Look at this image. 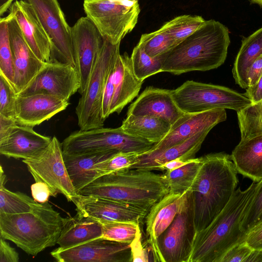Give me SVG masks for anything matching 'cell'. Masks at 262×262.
Here are the masks:
<instances>
[{
	"mask_svg": "<svg viewBox=\"0 0 262 262\" xmlns=\"http://www.w3.org/2000/svg\"><path fill=\"white\" fill-rule=\"evenodd\" d=\"M116 152H118L107 151L81 154L63 153L69 177L77 194L99 177L98 170L101 162Z\"/></svg>",
	"mask_w": 262,
	"mask_h": 262,
	"instance_id": "cell-26",
	"label": "cell"
},
{
	"mask_svg": "<svg viewBox=\"0 0 262 262\" xmlns=\"http://www.w3.org/2000/svg\"><path fill=\"white\" fill-rule=\"evenodd\" d=\"M17 96L13 84L0 72V115L15 119Z\"/></svg>",
	"mask_w": 262,
	"mask_h": 262,
	"instance_id": "cell-39",
	"label": "cell"
},
{
	"mask_svg": "<svg viewBox=\"0 0 262 262\" xmlns=\"http://www.w3.org/2000/svg\"><path fill=\"white\" fill-rule=\"evenodd\" d=\"M131 1H136V0H131Z\"/></svg>",
	"mask_w": 262,
	"mask_h": 262,
	"instance_id": "cell-53",
	"label": "cell"
},
{
	"mask_svg": "<svg viewBox=\"0 0 262 262\" xmlns=\"http://www.w3.org/2000/svg\"><path fill=\"white\" fill-rule=\"evenodd\" d=\"M245 95L252 102L256 103L262 99V75L254 85L246 89Z\"/></svg>",
	"mask_w": 262,
	"mask_h": 262,
	"instance_id": "cell-48",
	"label": "cell"
},
{
	"mask_svg": "<svg viewBox=\"0 0 262 262\" xmlns=\"http://www.w3.org/2000/svg\"><path fill=\"white\" fill-rule=\"evenodd\" d=\"M187 192L183 194L169 192L151 206L145 217L146 238L154 261L164 262L158 238L178 212Z\"/></svg>",
	"mask_w": 262,
	"mask_h": 262,
	"instance_id": "cell-18",
	"label": "cell"
},
{
	"mask_svg": "<svg viewBox=\"0 0 262 262\" xmlns=\"http://www.w3.org/2000/svg\"><path fill=\"white\" fill-rule=\"evenodd\" d=\"M231 157L238 172L253 181L262 180V135L241 140Z\"/></svg>",
	"mask_w": 262,
	"mask_h": 262,
	"instance_id": "cell-27",
	"label": "cell"
},
{
	"mask_svg": "<svg viewBox=\"0 0 262 262\" xmlns=\"http://www.w3.org/2000/svg\"><path fill=\"white\" fill-rule=\"evenodd\" d=\"M75 68L79 77L81 95L84 91L104 38L87 16L80 17L72 27Z\"/></svg>",
	"mask_w": 262,
	"mask_h": 262,
	"instance_id": "cell-14",
	"label": "cell"
},
{
	"mask_svg": "<svg viewBox=\"0 0 262 262\" xmlns=\"http://www.w3.org/2000/svg\"><path fill=\"white\" fill-rule=\"evenodd\" d=\"M205 21L200 16L184 15L166 22L161 28L171 38L176 45L192 34Z\"/></svg>",
	"mask_w": 262,
	"mask_h": 262,
	"instance_id": "cell-33",
	"label": "cell"
},
{
	"mask_svg": "<svg viewBox=\"0 0 262 262\" xmlns=\"http://www.w3.org/2000/svg\"><path fill=\"white\" fill-rule=\"evenodd\" d=\"M6 240L0 237V262H18V252Z\"/></svg>",
	"mask_w": 262,
	"mask_h": 262,
	"instance_id": "cell-45",
	"label": "cell"
},
{
	"mask_svg": "<svg viewBox=\"0 0 262 262\" xmlns=\"http://www.w3.org/2000/svg\"><path fill=\"white\" fill-rule=\"evenodd\" d=\"M210 131L206 130L198 133L186 141L164 150L148 151L141 155L138 161L129 168L158 170L160 166L176 159L187 160L195 158V154Z\"/></svg>",
	"mask_w": 262,
	"mask_h": 262,
	"instance_id": "cell-25",
	"label": "cell"
},
{
	"mask_svg": "<svg viewBox=\"0 0 262 262\" xmlns=\"http://www.w3.org/2000/svg\"><path fill=\"white\" fill-rule=\"evenodd\" d=\"M120 127L126 133L155 144L166 136L171 125L156 116L127 115Z\"/></svg>",
	"mask_w": 262,
	"mask_h": 262,
	"instance_id": "cell-29",
	"label": "cell"
},
{
	"mask_svg": "<svg viewBox=\"0 0 262 262\" xmlns=\"http://www.w3.org/2000/svg\"><path fill=\"white\" fill-rule=\"evenodd\" d=\"M252 3L257 4L262 6V0H248Z\"/></svg>",
	"mask_w": 262,
	"mask_h": 262,
	"instance_id": "cell-52",
	"label": "cell"
},
{
	"mask_svg": "<svg viewBox=\"0 0 262 262\" xmlns=\"http://www.w3.org/2000/svg\"><path fill=\"white\" fill-rule=\"evenodd\" d=\"M16 123L17 122L15 119L0 115V139H3L11 127Z\"/></svg>",
	"mask_w": 262,
	"mask_h": 262,
	"instance_id": "cell-50",
	"label": "cell"
},
{
	"mask_svg": "<svg viewBox=\"0 0 262 262\" xmlns=\"http://www.w3.org/2000/svg\"><path fill=\"white\" fill-rule=\"evenodd\" d=\"M58 262H132L130 244L102 237L69 249L51 252Z\"/></svg>",
	"mask_w": 262,
	"mask_h": 262,
	"instance_id": "cell-15",
	"label": "cell"
},
{
	"mask_svg": "<svg viewBox=\"0 0 262 262\" xmlns=\"http://www.w3.org/2000/svg\"><path fill=\"white\" fill-rule=\"evenodd\" d=\"M8 31L13 62V85L19 93L43 66L26 42L15 19L8 14Z\"/></svg>",
	"mask_w": 262,
	"mask_h": 262,
	"instance_id": "cell-19",
	"label": "cell"
},
{
	"mask_svg": "<svg viewBox=\"0 0 262 262\" xmlns=\"http://www.w3.org/2000/svg\"><path fill=\"white\" fill-rule=\"evenodd\" d=\"M68 101L43 93L17 95L15 107L16 122L33 128L64 110L69 104Z\"/></svg>",
	"mask_w": 262,
	"mask_h": 262,
	"instance_id": "cell-21",
	"label": "cell"
},
{
	"mask_svg": "<svg viewBox=\"0 0 262 262\" xmlns=\"http://www.w3.org/2000/svg\"><path fill=\"white\" fill-rule=\"evenodd\" d=\"M72 202L76 216L98 222H127L142 223L148 210L127 204L91 195L78 194Z\"/></svg>",
	"mask_w": 262,
	"mask_h": 262,
	"instance_id": "cell-16",
	"label": "cell"
},
{
	"mask_svg": "<svg viewBox=\"0 0 262 262\" xmlns=\"http://www.w3.org/2000/svg\"><path fill=\"white\" fill-rule=\"evenodd\" d=\"M137 45L151 57L163 55L176 46L161 27L156 31L142 35Z\"/></svg>",
	"mask_w": 262,
	"mask_h": 262,
	"instance_id": "cell-36",
	"label": "cell"
},
{
	"mask_svg": "<svg viewBox=\"0 0 262 262\" xmlns=\"http://www.w3.org/2000/svg\"><path fill=\"white\" fill-rule=\"evenodd\" d=\"M80 81L76 68L58 61L46 62L17 95L43 93L69 100L78 91Z\"/></svg>",
	"mask_w": 262,
	"mask_h": 262,
	"instance_id": "cell-13",
	"label": "cell"
},
{
	"mask_svg": "<svg viewBox=\"0 0 262 262\" xmlns=\"http://www.w3.org/2000/svg\"><path fill=\"white\" fill-rule=\"evenodd\" d=\"M262 222V182L255 194L243 218L242 228L248 232Z\"/></svg>",
	"mask_w": 262,
	"mask_h": 262,
	"instance_id": "cell-41",
	"label": "cell"
},
{
	"mask_svg": "<svg viewBox=\"0 0 262 262\" xmlns=\"http://www.w3.org/2000/svg\"><path fill=\"white\" fill-rule=\"evenodd\" d=\"M245 242L252 249L262 250V222L248 232Z\"/></svg>",
	"mask_w": 262,
	"mask_h": 262,
	"instance_id": "cell-46",
	"label": "cell"
},
{
	"mask_svg": "<svg viewBox=\"0 0 262 262\" xmlns=\"http://www.w3.org/2000/svg\"><path fill=\"white\" fill-rule=\"evenodd\" d=\"M202 164L191 187L196 234L208 227L231 200L238 183L231 155L201 157Z\"/></svg>",
	"mask_w": 262,
	"mask_h": 262,
	"instance_id": "cell-1",
	"label": "cell"
},
{
	"mask_svg": "<svg viewBox=\"0 0 262 262\" xmlns=\"http://www.w3.org/2000/svg\"><path fill=\"white\" fill-rule=\"evenodd\" d=\"M120 43L113 45L104 38L85 89L76 107L80 130L103 127V94L111 69L120 54Z\"/></svg>",
	"mask_w": 262,
	"mask_h": 262,
	"instance_id": "cell-6",
	"label": "cell"
},
{
	"mask_svg": "<svg viewBox=\"0 0 262 262\" xmlns=\"http://www.w3.org/2000/svg\"><path fill=\"white\" fill-rule=\"evenodd\" d=\"M168 192L163 174L125 168L98 177L78 194L100 197L149 211Z\"/></svg>",
	"mask_w": 262,
	"mask_h": 262,
	"instance_id": "cell-4",
	"label": "cell"
},
{
	"mask_svg": "<svg viewBox=\"0 0 262 262\" xmlns=\"http://www.w3.org/2000/svg\"><path fill=\"white\" fill-rule=\"evenodd\" d=\"M106 83L111 86L113 93L110 115L119 114L138 96L143 83L135 75L130 57L127 53L118 55L111 69Z\"/></svg>",
	"mask_w": 262,
	"mask_h": 262,
	"instance_id": "cell-23",
	"label": "cell"
},
{
	"mask_svg": "<svg viewBox=\"0 0 262 262\" xmlns=\"http://www.w3.org/2000/svg\"><path fill=\"white\" fill-rule=\"evenodd\" d=\"M142 239L141 223H139L137 225L135 237L130 243L132 262H148L151 261L149 256V252L150 251L145 248Z\"/></svg>",
	"mask_w": 262,
	"mask_h": 262,
	"instance_id": "cell-42",
	"label": "cell"
},
{
	"mask_svg": "<svg viewBox=\"0 0 262 262\" xmlns=\"http://www.w3.org/2000/svg\"><path fill=\"white\" fill-rule=\"evenodd\" d=\"M184 114L176 104L172 90L149 86L128 107L127 115L153 116L172 125Z\"/></svg>",
	"mask_w": 262,
	"mask_h": 262,
	"instance_id": "cell-24",
	"label": "cell"
},
{
	"mask_svg": "<svg viewBox=\"0 0 262 262\" xmlns=\"http://www.w3.org/2000/svg\"><path fill=\"white\" fill-rule=\"evenodd\" d=\"M230 42L225 25L214 20H206L165 54L162 72L180 75L216 69L225 62Z\"/></svg>",
	"mask_w": 262,
	"mask_h": 262,
	"instance_id": "cell-3",
	"label": "cell"
},
{
	"mask_svg": "<svg viewBox=\"0 0 262 262\" xmlns=\"http://www.w3.org/2000/svg\"><path fill=\"white\" fill-rule=\"evenodd\" d=\"M195 234L190 188L173 221L158 238L164 262H189Z\"/></svg>",
	"mask_w": 262,
	"mask_h": 262,
	"instance_id": "cell-10",
	"label": "cell"
},
{
	"mask_svg": "<svg viewBox=\"0 0 262 262\" xmlns=\"http://www.w3.org/2000/svg\"><path fill=\"white\" fill-rule=\"evenodd\" d=\"M69 217H63L48 202L37 203L27 212H0V237L36 256L57 241Z\"/></svg>",
	"mask_w": 262,
	"mask_h": 262,
	"instance_id": "cell-5",
	"label": "cell"
},
{
	"mask_svg": "<svg viewBox=\"0 0 262 262\" xmlns=\"http://www.w3.org/2000/svg\"><path fill=\"white\" fill-rule=\"evenodd\" d=\"M31 194L36 202L44 203L48 202L49 198L55 197L57 193L46 183L35 181L31 186Z\"/></svg>",
	"mask_w": 262,
	"mask_h": 262,
	"instance_id": "cell-44",
	"label": "cell"
},
{
	"mask_svg": "<svg viewBox=\"0 0 262 262\" xmlns=\"http://www.w3.org/2000/svg\"><path fill=\"white\" fill-rule=\"evenodd\" d=\"M165 54L157 57L148 56L139 45L133 50L130 59L136 76L144 81L146 78L162 72Z\"/></svg>",
	"mask_w": 262,
	"mask_h": 262,
	"instance_id": "cell-34",
	"label": "cell"
},
{
	"mask_svg": "<svg viewBox=\"0 0 262 262\" xmlns=\"http://www.w3.org/2000/svg\"><path fill=\"white\" fill-rule=\"evenodd\" d=\"M202 164L201 157L179 168L165 171L163 174L169 192L183 194L189 189L198 174Z\"/></svg>",
	"mask_w": 262,
	"mask_h": 262,
	"instance_id": "cell-31",
	"label": "cell"
},
{
	"mask_svg": "<svg viewBox=\"0 0 262 262\" xmlns=\"http://www.w3.org/2000/svg\"><path fill=\"white\" fill-rule=\"evenodd\" d=\"M141 155L135 152H118L100 164L99 177L119 170L129 168L138 160Z\"/></svg>",
	"mask_w": 262,
	"mask_h": 262,
	"instance_id": "cell-40",
	"label": "cell"
},
{
	"mask_svg": "<svg viewBox=\"0 0 262 262\" xmlns=\"http://www.w3.org/2000/svg\"><path fill=\"white\" fill-rule=\"evenodd\" d=\"M225 109L198 113H184L172 125L166 136L148 151H160L180 144L198 133L211 129L226 120Z\"/></svg>",
	"mask_w": 262,
	"mask_h": 262,
	"instance_id": "cell-20",
	"label": "cell"
},
{
	"mask_svg": "<svg viewBox=\"0 0 262 262\" xmlns=\"http://www.w3.org/2000/svg\"><path fill=\"white\" fill-rule=\"evenodd\" d=\"M261 75L262 54L254 60L248 70L247 77L249 86L256 83Z\"/></svg>",
	"mask_w": 262,
	"mask_h": 262,
	"instance_id": "cell-47",
	"label": "cell"
},
{
	"mask_svg": "<svg viewBox=\"0 0 262 262\" xmlns=\"http://www.w3.org/2000/svg\"><path fill=\"white\" fill-rule=\"evenodd\" d=\"M173 98L184 113H198L215 109L235 111L252 103L245 94L228 88L187 80L172 90Z\"/></svg>",
	"mask_w": 262,
	"mask_h": 262,
	"instance_id": "cell-8",
	"label": "cell"
},
{
	"mask_svg": "<svg viewBox=\"0 0 262 262\" xmlns=\"http://www.w3.org/2000/svg\"><path fill=\"white\" fill-rule=\"evenodd\" d=\"M100 223L96 220L79 217H69L57 241L61 249H69L102 237Z\"/></svg>",
	"mask_w": 262,
	"mask_h": 262,
	"instance_id": "cell-28",
	"label": "cell"
},
{
	"mask_svg": "<svg viewBox=\"0 0 262 262\" xmlns=\"http://www.w3.org/2000/svg\"><path fill=\"white\" fill-rule=\"evenodd\" d=\"M195 159V158L187 160L181 158L176 159L160 166L158 168V170L171 171L193 161Z\"/></svg>",
	"mask_w": 262,
	"mask_h": 262,
	"instance_id": "cell-49",
	"label": "cell"
},
{
	"mask_svg": "<svg viewBox=\"0 0 262 262\" xmlns=\"http://www.w3.org/2000/svg\"><path fill=\"white\" fill-rule=\"evenodd\" d=\"M0 184V212L18 214L30 211L37 203L34 199L20 192H12Z\"/></svg>",
	"mask_w": 262,
	"mask_h": 262,
	"instance_id": "cell-35",
	"label": "cell"
},
{
	"mask_svg": "<svg viewBox=\"0 0 262 262\" xmlns=\"http://www.w3.org/2000/svg\"><path fill=\"white\" fill-rule=\"evenodd\" d=\"M52 139L37 133L32 127L16 123L0 139V154L7 158L36 159L47 148Z\"/></svg>",
	"mask_w": 262,
	"mask_h": 262,
	"instance_id": "cell-22",
	"label": "cell"
},
{
	"mask_svg": "<svg viewBox=\"0 0 262 262\" xmlns=\"http://www.w3.org/2000/svg\"><path fill=\"white\" fill-rule=\"evenodd\" d=\"M102 226V237L120 243L130 244L134 239L139 223L99 222Z\"/></svg>",
	"mask_w": 262,
	"mask_h": 262,
	"instance_id": "cell-37",
	"label": "cell"
},
{
	"mask_svg": "<svg viewBox=\"0 0 262 262\" xmlns=\"http://www.w3.org/2000/svg\"><path fill=\"white\" fill-rule=\"evenodd\" d=\"M9 11V14L15 19L26 42L36 56L45 62L52 61V40L31 5L25 0H15Z\"/></svg>",
	"mask_w": 262,
	"mask_h": 262,
	"instance_id": "cell-17",
	"label": "cell"
},
{
	"mask_svg": "<svg viewBox=\"0 0 262 262\" xmlns=\"http://www.w3.org/2000/svg\"><path fill=\"white\" fill-rule=\"evenodd\" d=\"M83 9L103 38L113 45L133 30L140 11L138 0H84Z\"/></svg>",
	"mask_w": 262,
	"mask_h": 262,
	"instance_id": "cell-9",
	"label": "cell"
},
{
	"mask_svg": "<svg viewBox=\"0 0 262 262\" xmlns=\"http://www.w3.org/2000/svg\"><path fill=\"white\" fill-rule=\"evenodd\" d=\"M0 72L13 83L14 71L12 53L10 46L8 19H0Z\"/></svg>",
	"mask_w": 262,
	"mask_h": 262,
	"instance_id": "cell-38",
	"label": "cell"
},
{
	"mask_svg": "<svg viewBox=\"0 0 262 262\" xmlns=\"http://www.w3.org/2000/svg\"><path fill=\"white\" fill-rule=\"evenodd\" d=\"M15 0H0V15L2 16Z\"/></svg>",
	"mask_w": 262,
	"mask_h": 262,
	"instance_id": "cell-51",
	"label": "cell"
},
{
	"mask_svg": "<svg viewBox=\"0 0 262 262\" xmlns=\"http://www.w3.org/2000/svg\"><path fill=\"white\" fill-rule=\"evenodd\" d=\"M241 140L262 135V99L237 112Z\"/></svg>",
	"mask_w": 262,
	"mask_h": 262,
	"instance_id": "cell-32",
	"label": "cell"
},
{
	"mask_svg": "<svg viewBox=\"0 0 262 262\" xmlns=\"http://www.w3.org/2000/svg\"><path fill=\"white\" fill-rule=\"evenodd\" d=\"M262 54V27L243 39L232 68L236 84L246 89L249 86L248 70L254 60Z\"/></svg>",
	"mask_w": 262,
	"mask_h": 262,
	"instance_id": "cell-30",
	"label": "cell"
},
{
	"mask_svg": "<svg viewBox=\"0 0 262 262\" xmlns=\"http://www.w3.org/2000/svg\"><path fill=\"white\" fill-rule=\"evenodd\" d=\"M35 181L47 184L57 194L72 202L78 195L69 177L63 157L61 143L56 137L42 154L34 159L23 160Z\"/></svg>",
	"mask_w": 262,
	"mask_h": 262,
	"instance_id": "cell-11",
	"label": "cell"
},
{
	"mask_svg": "<svg viewBox=\"0 0 262 262\" xmlns=\"http://www.w3.org/2000/svg\"><path fill=\"white\" fill-rule=\"evenodd\" d=\"M261 182L253 181L247 189L235 190L224 209L195 235L189 262H220L227 251L245 241L242 221Z\"/></svg>",
	"mask_w": 262,
	"mask_h": 262,
	"instance_id": "cell-2",
	"label": "cell"
},
{
	"mask_svg": "<svg viewBox=\"0 0 262 262\" xmlns=\"http://www.w3.org/2000/svg\"><path fill=\"white\" fill-rule=\"evenodd\" d=\"M253 249L245 242L239 243L227 251L220 262H249Z\"/></svg>",
	"mask_w": 262,
	"mask_h": 262,
	"instance_id": "cell-43",
	"label": "cell"
},
{
	"mask_svg": "<svg viewBox=\"0 0 262 262\" xmlns=\"http://www.w3.org/2000/svg\"><path fill=\"white\" fill-rule=\"evenodd\" d=\"M154 144L126 133L121 127L79 129L61 143L63 153L68 154L113 151L142 155L149 151Z\"/></svg>",
	"mask_w": 262,
	"mask_h": 262,
	"instance_id": "cell-7",
	"label": "cell"
},
{
	"mask_svg": "<svg viewBox=\"0 0 262 262\" xmlns=\"http://www.w3.org/2000/svg\"><path fill=\"white\" fill-rule=\"evenodd\" d=\"M33 8L53 44L56 61L75 68L72 27L67 23L58 0H25Z\"/></svg>",
	"mask_w": 262,
	"mask_h": 262,
	"instance_id": "cell-12",
	"label": "cell"
}]
</instances>
